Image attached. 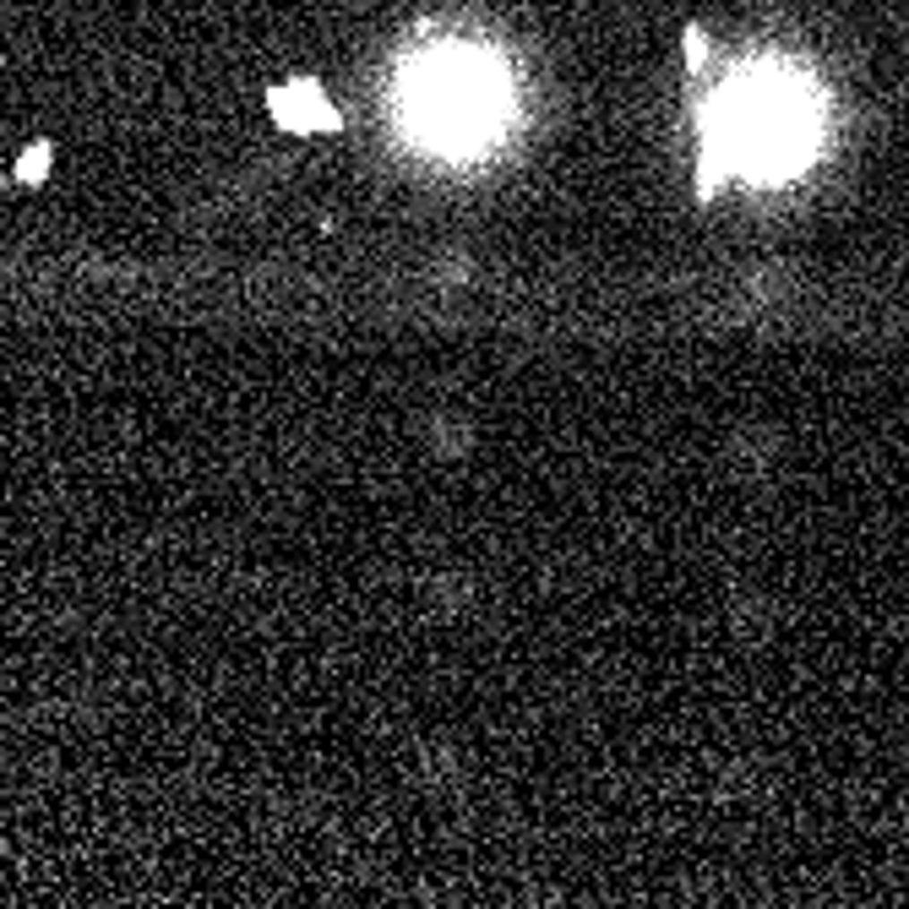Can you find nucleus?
<instances>
[{"label": "nucleus", "instance_id": "7ed1b4c3", "mask_svg": "<svg viewBox=\"0 0 909 909\" xmlns=\"http://www.w3.org/2000/svg\"><path fill=\"white\" fill-rule=\"evenodd\" d=\"M49 159H55V153H49V142H33V148L22 153L17 175H22V180H44V175H49Z\"/></svg>", "mask_w": 909, "mask_h": 909}, {"label": "nucleus", "instance_id": "f03ea898", "mask_svg": "<svg viewBox=\"0 0 909 909\" xmlns=\"http://www.w3.org/2000/svg\"><path fill=\"white\" fill-rule=\"evenodd\" d=\"M267 109L278 115L284 131H338L343 115L322 99V88L305 77V82H289V88H272L267 93Z\"/></svg>", "mask_w": 909, "mask_h": 909}, {"label": "nucleus", "instance_id": "20e7f679", "mask_svg": "<svg viewBox=\"0 0 909 909\" xmlns=\"http://www.w3.org/2000/svg\"><path fill=\"white\" fill-rule=\"evenodd\" d=\"M686 65H703V55H708V39H703V28H686Z\"/></svg>", "mask_w": 909, "mask_h": 909}, {"label": "nucleus", "instance_id": "f257e3e1", "mask_svg": "<svg viewBox=\"0 0 909 909\" xmlns=\"http://www.w3.org/2000/svg\"><path fill=\"white\" fill-rule=\"evenodd\" d=\"M414 115L425 125V136L447 148H468L502 120V77L491 65H479L468 55H442L431 65H419L408 77Z\"/></svg>", "mask_w": 909, "mask_h": 909}]
</instances>
